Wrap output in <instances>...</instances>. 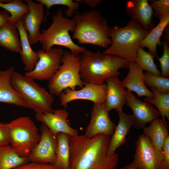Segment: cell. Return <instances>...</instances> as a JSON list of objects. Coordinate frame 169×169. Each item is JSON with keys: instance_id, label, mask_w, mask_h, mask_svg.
<instances>
[{"instance_id": "obj_22", "label": "cell", "mask_w": 169, "mask_h": 169, "mask_svg": "<svg viewBox=\"0 0 169 169\" xmlns=\"http://www.w3.org/2000/svg\"><path fill=\"white\" fill-rule=\"evenodd\" d=\"M18 31L21 44V51L19 53L21 60L24 65V69L26 72L32 71L34 68L39 59L37 52L31 47L27 32L25 29L21 19L16 24Z\"/></svg>"}, {"instance_id": "obj_26", "label": "cell", "mask_w": 169, "mask_h": 169, "mask_svg": "<svg viewBox=\"0 0 169 169\" xmlns=\"http://www.w3.org/2000/svg\"><path fill=\"white\" fill-rule=\"evenodd\" d=\"M56 137L58 140L56 158L53 165L57 169H69V135L65 133L59 132L57 134Z\"/></svg>"}, {"instance_id": "obj_15", "label": "cell", "mask_w": 169, "mask_h": 169, "mask_svg": "<svg viewBox=\"0 0 169 169\" xmlns=\"http://www.w3.org/2000/svg\"><path fill=\"white\" fill-rule=\"evenodd\" d=\"M25 1L29 11L21 19L25 29L28 33L30 43L33 45L39 41L41 34L39 29L44 19V5L41 3H36L31 0Z\"/></svg>"}, {"instance_id": "obj_1", "label": "cell", "mask_w": 169, "mask_h": 169, "mask_svg": "<svg viewBox=\"0 0 169 169\" xmlns=\"http://www.w3.org/2000/svg\"><path fill=\"white\" fill-rule=\"evenodd\" d=\"M110 136L103 134L88 138L69 136V169H115L119 156L107 155Z\"/></svg>"}, {"instance_id": "obj_2", "label": "cell", "mask_w": 169, "mask_h": 169, "mask_svg": "<svg viewBox=\"0 0 169 169\" xmlns=\"http://www.w3.org/2000/svg\"><path fill=\"white\" fill-rule=\"evenodd\" d=\"M79 74L84 83L101 84L108 78L118 76L119 70L128 68L130 62L116 55L86 50L80 56Z\"/></svg>"}, {"instance_id": "obj_17", "label": "cell", "mask_w": 169, "mask_h": 169, "mask_svg": "<svg viewBox=\"0 0 169 169\" xmlns=\"http://www.w3.org/2000/svg\"><path fill=\"white\" fill-rule=\"evenodd\" d=\"M125 8L127 15L143 28L150 31L154 27L153 10L147 0H128Z\"/></svg>"}, {"instance_id": "obj_24", "label": "cell", "mask_w": 169, "mask_h": 169, "mask_svg": "<svg viewBox=\"0 0 169 169\" xmlns=\"http://www.w3.org/2000/svg\"><path fill=\"white\" fill-rule=\"evenodd\" d=\"M158 24L151 30L142 40L140 46L142 48H147L149 52L154 56H157V45L162 44L160 38L164 29L169 23V14L160 18Z\"/></svg>"}, {"instance_id": "obj_35", "label": "cell", "mask_w": 169, "mask_h": 169, "mask_svg": "<svg viewBox=\"0 0 169 169\" xmlns=\"http://www.w3.org/2000/svg\"><path fill=\"white\" fill-rule=\"evenodd\" d=\"M12 169H57L53 164L31 162Z\"/></svg>"}, {"instance_id": "obj_12", "label": "cell", "mask_w": 169, "mask_h": 169, "mask_svg": "<svg viewBox=\"0 0 169 169\" xmlns=\"http://www.w3.org/2000/svg\"><path fill=\"white\" fill-rule=\"evenodd\" d=\"M81 89L75 90L69 88L64 90L59 96L60 105L65 108L68 103L75 100L91 101L94 104H101L106 100L107 86L105 83L96 84H84Z\"/></svg>"}, {"instance_id": "obj_8", "label": "cell", "mask_w": 169, "mask_h": 169, "mask_svg": "<svg viewBox=\"0 0 169 169\" xmlns=\"http://www.w3.org/2000/svg\"><path fill=\"white\" fill-rule=\"evenodd\" d=\"M80 56L70 51H64L58 70L49 80L48 87L52 95L59 96L64 90H74L78 86L82 88L84 84L80 76Z\"/></svg>"}, {"instance_id": "obj_39", "label": "cell", "mask_w": 169, "mask_h": 169, "mask_svg": "<svg viewBox=\"0 0 169 169\" xmlns=\"http://www.w3.org/2000/svg\"><path fill=\"white\" fill-rule=\"evenodd\" d=\"M103 0H82V2H83L86 5L90 7L95 8L97 5L100 4L103 2Z\"/></svg>"}, {"instance_id": "obj_7", "label": "cell", "mask_w": 169, "mask_h": 169, "mask_svg": "<svg viewBox=\"0 0 169 169\" xmlns=\"http://www.w3.org/2000/svg\"><path fill=\"white\" fill-rule=\"evenodd\" d=\"M10 144L21 157H28L40 140L41 135L33 121L28 116H22L6 123Z\"/></svg>"}, {"instance_id": "obj_13", "label": "cell", "mask_w": 169, "mask_h": 169, "mask_svg": "<svg viewBox=\"0 0 169 169\" xmlns=\"http://www.w3.org/2000/svg\"><path fill=\"white\" fill-rule=\"evenodd\" d=\"M91 120L84 135L90 138L103 134L111 136L114 133L116 125L110 119L105 103L94 104L91 113Z\"/></svg>"}, {"instance_id": "obj_30", "label": "cell", "mask_w": 169, "mask_h": 169, "mask_svg": "<svg viewBox=\"0 0 169 169\" xmlns=\"http://www.w3.org/2000/svg\"><path fill=\"white\" fill-rule=\"evenodd\" d=\"M154 56L152 54L139 46L137 50L135 62L143 70L161 76V72L154 63Z\"/></svg>"}, {"instance_id": "obj_19", "label": "cell", "mask_w": 169, "mask_h": 169, "mask_svg": "<svg viewBox=\"0 0 169 169\" xmlns=\"http://www.w3.org/2000/svg\"><path fill=\"white\" fill-rule=\"evenodd\" d=\"M105 82L107 90L105 104L107 110L109 112L115 109L117 113L123 111V106L126 104L125 90L118 76L110 77Z\"/></svg>"}, {"instance_id": "obj_38", "label": "cell", "mask_w": 169, "mask_h": 169, "mask_svg": "<svg viewBox=\"0 0 169 169\" xmlns=\"http://www.w3.org/2000/svg\"><path fill=\"white\" fill-rule=\"evenodd\" d=\"M10 16V13L6 11L0 12V27L9 21Z\"/></svg>"}, {"instance_id": "obj_37", "label": "cell", "mask_w": 169, "mask_h": 169, "mask_svg": "<svg viewBox=\"0 0 169 169\" xmlns=\"http://www.w3.org/2000/svg\"><path fill=\"white\" fill-rule=\"evenodd\" d=\"M9 144V134L6 123L0 122V147Z\"/></svg>"}, {"instance_id": "obj_9", "label": "cell", "mask_w": 169, "mask_h": 169, "mask_svg": "<svg viewBox=\"0 0 169 169\" xmlns=\"http://www.w3.org/2000/svg\"><path fill=\"white\" fill-rule=\"evenodd\" d=\"M64 51L57 47H52L48 52L38 50L39 59L34 68L24 75L34 80H49L59 69Z\"/></svg>"}, {"instance_id": "obj_41", "label": "cell", "mask_w": 169, "mask_h": 169, "mask_svg": "<svg viewBox=\"0 0 169 169\" xmlns=\"http://www.w3.org/2000/svg\"><path fill=\"white\" fill-rule=\"evenodd\" d=\"M137 169H138V168H137Z\"/></svg>"}, {"instance_id": "obj_16", "label": "cell", "mask_w": 169, "mask_h": 169, "mask_svg": "<svg viewBox=\"0 0 169 169\" xmlns=\"http://www.w3.org/2000/svg\"><path fill=\"white\" fill-rule=\"evenodd\" d=\"M69 112L65 109L54 110L53 112H46L36 113V120L45 124L52 133L56 136L59 132H63L70 136H77L79 131L71 127L68 124L67 119Z\"/></svg>"}, {"instance_id": "obj_25", "label": "cell", "mask_w": 169, "mask_h": 169, "mask_svg": "<svg viewBox=\"0 0 169 169\" xmlns=\"http://www.w3.org/2000/svg\"><path fill=\"white\" fill-rule=\"evenodd\" d=\"M168 126L162 119L157 118L143 128V134L148 137L154 147L162 150L164 141L169 136Z\"/></svg>"}, {"instance_id": "obj_18", "label": "cell", "mask_w": 169, "mask_h": 169, "mask_svg": "<svg viewBox=\"0 0 169 169\" xmlns=\"http://www.w3.org/2000/svg\"><path fill=\"white\" fill-rule=\"evenodd\" d=\"M128 69L127 75L121 81L123 87L136 92L138 97L152 98V93L145 84L144 73L142 69L135 62H130Z\"/></svg>"}, {"instance_id": "obj_29", "label": "cell", "mask_w": 169, "mask_h": 169, "mask_svg": "<svg viewBox=\"0 0 169 169\" xmlns=\"http://www.w3.org/2000/svg\"><path fill=\"white\" fill-rule=\"evenodd\" d=\"M153 95L152 98L145 97L144 101L154 105L157 108L162 120L167 125L165 117L169 120V93H162L156 88H151Z\"/></svg>"}, {"instance_id": "obj_28", "label": "cell", "mask_w": 169, "mask_h": 169, "mask_svg": "<svg viewBox=\"0 0 169 169\" xmlns=\"http://www.w3.org/2000/svg\"><path fill=\"white\" fill-rule=\"evenodd\" d=\"M0 8L10 13L9 21L15 24L29 11L27 4L20 0H0Z\"/></svg>"}, {"instance_id": "obj_6", "label": "cell", "mask_w": 169, "mask_h": 169, "mask_svg": "<svg viewBox=\"0 0 169 169\" xmlns=\"http://www.w3.org/2000/svg\"><path fill=\"white\" fill-rule=\"evenodd\" d=\"M61 9L54 13L52 22L49 27L41 33L39 42L42 45V49L48 52L54 45L65 47L75 55L86 51L85 48L74 43L69 35L70 31L74 32L76 24L72 19L64 16Z\"/></svg>"}, {"instance_id": "obj_31", "label": "cell", "mask_w": 169, "mask_h": 169, "mask_svg": "<svg viewBox=\"0 0 169 169\" xmlns=\"http://www.w3.org/2000/svg\"><path fill=\"white\" fill-rule=\"evenodd\" d=\"M146 86L156 88L162 93H169V79L147 72L144 73Z\"/></svg>"}, {"instance_id": "obj_11", "label": "cell", "mask_w": 169, "mask_h": 169, "mask_svg": "<svg viewBox=\"0 0 169 169\" xmlns=\"http://www.w3.org/2000/svg\"><path fill=\"white\" fill-rule=\"evenodd\" d=\"M40 140L29 154L30 161L53 164L56 158L58 140L48 127L42 123L40 126Z\"/></svg>"}, {"instance_id": "obj_32", "label": "cell", "mask_w": 169, "mask_h": 169, "mask_svg": "<svg viewBox=\"0 0 169 169\" xmlns=\"http://www.w3.org/2000/svg\"><path fill=\"white\" fill-rule=\"evenodd\" d=\"M45 6L47 8L46 16L49 14L48 10L52 6L55 5H62L67 6L68 9L64 12V14L67 17L72 16L74 11L76 12L79 8L80 3L72 0H36Z\"/></svg>"}, {"instance_id": "obj_23", "label": "cell", "mask_w": 169, "mask_h": 169, "mask_svg": "<svg viewBox=\"0 0 169 169\" xmlns=\"http://www.w3.org/2000/svg\"><path fill=\"white\" fill-rule=\"evenodd\" d=\"M0 46L11 52L20 53L21 44L15 24L9 21L0 27Z\"/></svg>"}, {"instance_id": "obj_20", "label": "cell", "mask_w": 169, "mask_h": 169, "mask_svg": "<svg viewBox=\"0 0 169 169\" xmlns=\"http://www.w3.org/2000/svg\"><path fill=\"white\" fill-rule=\"evenodd\" d=\"M118 113L119 121L111 137L107 152L109 157L113 156L118 148L125 143L126 136L131 126L135 124V120L132 115L126 114L123 111Z\"/></svg>"}, {"instance_id": "obj_14", "label": "cell", "mask_w": 169, "mask_h": 169, "mask_svg": "<svg viewBox=\"0 0 169 169\" xmlns=\"http://www.w3.org/2000/svg\"><path fill=\"white\" fill-rule=\"evenodd\" d=\"M126 104L132 110L135 120L134 126L138 130L143 129L146 125L158 118L160 114L157 109L150 103L137 98L132 92L125 91Z\"/></svg>"}, {"instance_id": "obj_34", "label": "cell", "mask_w": 169, "mask_h": 169, "mask_svg": "<svg viewBox=\"0 0 169 169\" xmlns=\"http://www.w3.org/2000/svg\"><path fill=\"white\" fill-rule=\"evenodd\" d=\"M163 47V53L160 58L156 57L161 64V76L165 78L169 76V47L168 44L165 41L162 42Z\"/></svg>"}, {"instance_id": "obj_27", "label": "cell", "mask_w": 169, "mask_h": 169, "mask_svg": "<svg viewBox=\"0 0 169 169\" xmlns=\"http://www.w3.org/2000/svg\"><path fill=\"white\" fill-rule=\"evenodd\" d=\"M28 157H21L11 145L0 147V169H12L29 163Z\"/></svg>"}, {"instance_id": "obj_10", "label": "cell", "mask_w": 169, "mask_h": 169, "mask_svg": "<svg viewBox=\"0 0 169 169\" xmlns=\"http://www.w3.org/2000/svg\"><path fill=\"white\" fill-rule=\"evenodd\" d=\"M134 161L139 169H161L163 159L162 150L153 146L149 138L140 135L136 142Z\"/></svg>"}, {"instance_id": "obj_3", "label": "cell", "mask_w": 169, "mask_h": 169, "mask_svg": "<svg viewBox=\"0 0 169 169\" xmlns=\"http://www.w3.org/2000/svg\"><path fill=\"white\" fill-rule=\"evenodd\" d=\"M72 19L76 25L72 38L80 44H91L107 48L111 44V27L99 10L75 12Z\"/></svg>"}, {"instance_id": "obj_5", "label": "cell", "mask_w": 169, "mask_h": 169, "mask_svg": "<svg viewBox=\"0 0 169 169\" xmlns=\"http://www.w3.org/2000/svg\"><path fill=\"white\" fill-rule=\"evenodd\" d=\"M34 80L15 71L11 77V83L26 107L33 110L36 113L53 112V95Z\"/></svg>"}, {"instance_id": "obj_40", "label": "cell", "mask_w": 169, "mask_h": 169, "mask_svg": "<svg viewBox=\"0 0 169 169\" xmlns=\"http://www.w3.org/2000/svg\"><path fill=\"white\" fill-rule=\"evenodd\" d=\"M120 169H137L136 166L134 161L130 164L121 167Z\"/></svg>"}, {"instance_id": "obj_33", "label": "cell", "mask_w": 169, "mask_h": 169, "mask_svg": "<svg viewBox=\"0 0 169 169\" xmlns=\"http://www.w3.org/2000/svg\"><path fill=\"white\" fill-rule=\"evenodd\" d=\"M150 4L152 9L154 10L153 15L159 19L169 14V0H150Z\"/></svg>"}, {"instance_id": "obj_21", "label": "cell", "mask_w": 169, "mask_h": 169, "mask_svg": "<svg viewBox=\"0 0 169 169\" xmlns=\"http://www.w3.org/2000/svg\"><path fill=\"white\" fill-rule=\"evenodd\" d=\"M14 71V67L12 66L5 70L0 69V102L26 107L21 98L11 84V77Z\"/></svg>"}, {"instance_id": "obj_36", "label": "cell", "mask_w": 169, "mask_h": 169, "mask_svg": "<svg viewBox=\"0 0 169 169\" xmlns=\"http://www.w3.org/2000/svg\"><path fill=\"white\" fill-rule=\"evenodd\" d=\"M162 149L163 159L161 169H169V135L164 141Z\"/></svg>"}, {"instance_id": "obj_4", "label": "cell", "mask_w": 169, "mask_h": 169, "mask_svg": "<svg viewBox=\"0 0 169 169\" xmlns=\"http://www.w3.org/2000/svg\"><path fill=\"white\" fill-rule=\"evenodd\" d=\"M149 32L132 20L123 27L117 25L111 27V44L103 52L135 62L137 49Z\"/></svg>"}]
</instances>
